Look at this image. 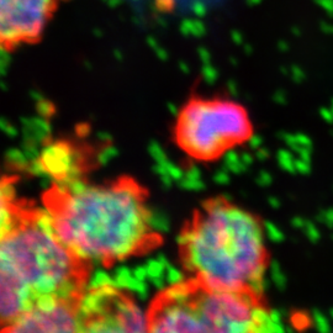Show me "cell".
Wrapping results in <instances>:
<instances>
[{"label": "cell", "instance_id": "cell-1", "mask_svg": "<svg viewBox=\"0 0 333 333\" xmlns=\"http://www.w3.org/2000/svg\"><path fill=\"white\" fill-rule=\"evenodd\" d=\"M45 214L62 243L85 264H111L156 243L146 194L131 179L56 187Z\"/></svg>", "mask_w": 333, "mask_h": 333}, {"label": "cell", "instance_id": "cell-2", "mask_svg": "<svg viewBox=\"0 0 333 333\" xmlns=\"http://www.w3.org/2000/svg\"><path fill=\"white\" fill-rule=\"evenodd\" d=\"M84 282L85 263L62 243L45 211H26L0 239V327L40 304L77 299Z\"/></svg>", "mask_w": 333, "mask_h": 333}, {"label": "cell", "instance_id": "cell-3", "mask_svg": "<svg viewBox=\"0 0 333 333\" xmlns=\"http://www.w3.org/2000/svg\"><path fill=\"white\" fill-rule=\"evenodd\" d=\"M179 244L185 268L210 290H243L252 270L265 258L258 220L220 197L204 204Z\"/></svg>", "mask_w": 333, "mask_h": 333}, {"label": "cell", "instance_id": "cell-4", "mask_svg": "<svg viewBox=\"0 0 333 333\" xmlns=\"http://www.w3.org/2000/svg\"><path fill=\"white\" fill-rule=\"evenodd\" d=\"M254 296L243 290H210L196 280L180 283L156 297L147 320L152 332L233 333L251 318Z\"/></svg>", "mask_w": 333, "mask_h": 333}, {"label": "cell", "instance_id": "cell-5", "mask_svg": "<svg viewBox=\"0 0 333 333\" xmlns=\"http://www.w3.org/2000/svg\"><path fill=\"white\" fill-rule=\"evenodd\" d=\"M249 136L251 122L246 110L230 100L191 99L179 113L175 125L177 143L200 161L217 158Z\"/></svg>", "mask_w": 333, "mask_h": 333}, {"label": "cell", "instance_id": "cell-6", "mask_svg": "<svg viewBox=\"0 0 333 333\" xmlns=\"http://www.w3.org/2000/svg\"><path fill=\"white\" fill-rule=\"evenodd\" d=\"M80 331L85 332H144L147 313L132 299L111 285H97L78 299Z\"/></svg>", "mask_w": 333, "mask_h": 333}, {"label": "cell", "instance_id": "cell-7", "mask_svg": "<svg viewBox=\"0 0 333 333\" xmlns=\"http://www.w3.org/2000/svg\"><path fill=\"white\" fill-rule=\"evenodd\" d=\"M67 0H0V51L14 52L44 40Z\"/></svg>", "mask_w": 333, "mask_h": 333}, {"label": "cell", "instance_id": "cell-8", "mask_svg": "<svg viewBox=\"0 0 333 333\" xmlns=\"http://www.w3.org/2000/svg\"><path fill=\"white\" fill-rule=\"evenodd\" d=\"M80 296V295H79ZM78 299L40 304L21 316L9 332H80Z\"/></svg>", "mask_w": 333, "mask_h": 333}, {"label": "cell", "instance_id": "cell-9", "mask_svg": "<svg viewBox=\"0 0 333 333\" xmlns=\"http://www.w3.org/2000/svg\"><path fill=\"white\" fill-rule=\"evenodd\" d=\"M277 159L278 163H279V166L283 170L290 173V174L296 173V170H295V158L291 151H287V149H279L277 153Z\"/></svg>", "mask_w": 333, "mask_h": 333}, {"label": "cell", "instance_id": "cell-10", "mask_svg": "<svg viewBox=\"0 0 333 333\" xmlns=\"http://www.w3.org/2000/svg\"><path fill=\"white\" fill-rule=\"evenodd\" d=\"M269 270H270V277H272V280L274 282L275 286L280 290H284L286 287V275L284 274V272L282 270V266H280L279 262L278 261H272L270 262L269 265Z\"/></svg>", "mask_w": 333, "mask_h": 333}, {"label": "cell", "instance_id": "cell-11", "mask_svg": "<svg viewBox=\"0 0 333 333\" xmlns=\"http://www.w3.org/2000/svg\"><path fill=\"white\" fill-rule=\"evenodd\" d=\"M246 286L254 297H261L268 287V282L265 278H249L246 283Z\"/></svg>", "mask_w": 333, "mask_h": 333}, {"label": "cell", "instance_id": "cell-12", "mask_svg": "<svg viewBox=\"0 0 333 333\" xmlns=\"http://www.w3.org/2000/svg\"><path fill=\"white\" fill-rule=\"evenodd\" d=\"M251 320L258 326L257 327V332H263V326L265 325L266 321L269 320V312L264 310L263 308L254 305L251 311Z\"/></svg>", "mask_w": 333, "mask_h": 333}, {"label": "cell", "instance_id": "cell-13", "mask_svg": "<svg viewBox=\"0 0 333 333\" xmlns=\"http://www.w3.org/2000/svg\"><path fill=\"white\" fill-rule=\"evenodd\" d=\"M264 228H265L266 237L272 242H274V243H280V242H283L285 239L283 231L275 223L270 222V221H265L264 222Z\"/></svg>", "mask_w": 333, "mask_h": 333}, {"label": "cell", "instance_id": "cell-14", "mask_svg": "<svg viewBox=\"0 0 333 333\" xmlns=\"http://www.w3.org/2000/svg\"><path fill=\"white\" fill-rule=\"evenodd\" d=\"M11 200H15V192L14 188L9 179L5 178H0V204L8 203Z\"/></svg>", "mask_w": 333, "mask_h": 333}, {"label": "cell", "instance_id": "cell-15", "mask_svg": "<svg viewBox=\"0 0 333 333\" xmlns=\"http://www.w3.org/2000/svg\"><path fill=\"white\" fill-rule=\"evenodd\" d=\"M312 318H313V323H315L316 330L320 331V332H322V333L331 332L332 328H331L330 321H328V318L326 317V316L323 315L320 310H313Z\"/></svg>", "mask_w": 333, "mask_h": 333}, {"label": "cell", "instance_id": "cell-16", "mask_svg": "<svg viewBox=\"0 0 333 333\" xmlns=\"http://www.w3.org/2000/svg\"><path fill=\"white\" fill-rule=\"evenodd\" d=\"M304 230H305L306 237H308V238L310 239L311 242L316 243V242H317L318 239H320V237H321L320 230H318V228L316 227V225L313 222H311V221L306 220L305 226H304Z\"/></svg>", "mask_w": 333, "mask_h": 333}, {"label": "cell", "instance_id": "cell-17", "mask_svg": "<svg viewBox=\"0 0 333 333\" xmlns=\"http://www.w3.org/2000/svg\"><path fill=\"white\" fill-rule=\"evenodd\" d=\"M295 170L296 173H300L303 175L310 174L311 172V163L310 162H306L304 159H295Z\"/></svg>", "mask_w": 333, "mask_h": 333}, {"label": "cell", "instance_id": "cell-18", "mask_svg": "<svg viewBox=\"0 0 333 333\" xmlns=\"http://www.w3.org/2000/svg\"><path fill=\"white\" fill-rule=\"evenodd\" d=\"M317 220L320 221V222L327 225L330 228H332L333 227V209H328V210H326V211H321V213L317 215Z\"/></svg>", "mask_w": 333, "mask_h": 333}, {"label": "cell", "instance_id": "cell-19", "mask_svg": "<svg viewBox=\"0 0 333 333\" xmlns=\"http://www.w3.org/2000/svg\"><path fill=\"white\" fill-rule=\"evenodd\" d=\"M256 182L259 187H269L273 183V177L270 175V173L261 172L258 177H257Z\"/></svg>", "mask_w": 333, "mask_h": 333}, {"label": "cell", "instance_id": "cell-20", "mask_svg": "<svg viewBox=\"0 0 333 333\" xmlns=\"http://www.w3.org/2000/svg\"><path fill=\"white\" fill-rule=\"evenodd\" d=\"M295 139H296L297 144L312 149V141H311V139L308 136V135H304V133H296V135H295Z\"/></svg>", "mask_w": 333, "mask_h": 333}, {"label": "cell", "instance_id": "cell-21", "mask_svg": "<svg viewBox=\"0 0 333 333\" xmlns=\"http://www.w3.org/2000/svg\"><path fill=\"white\" fill-rule=\"evenodd\" d=\"M248 143L252 149H256L257 151V149L261 148L262 144H263V139H262L259 135H251V136L248 137Z\"/></svg>", "mask_w": 333, "mask_h": 333}, {"label": "cell", "instance_id": "cell-22", "mask_svg": "<svg viewBox=\"0 0 333 333\" xmlns=\"http://www.w3.org/2000/svg\"><path fill=\"white\" fill-rule=\"evenodd\" d=\"M320 116L326 121L327 123H333V113L332 109L322 108L320 109Z\"/></svg>", "mask_w": 333, "mask_h": 333}, {"label": "cell", "instance_id": "cell-23", "mask_svg": "<svg viewBox=\"0 0 333 333\" xmlns=\"http://www.w3.org/2000/svg\"><path fill=\"white\" fill-rule=\"evenodd\" d=\"M270 153L269 151L266 148H264V147H261V148L257 149L256 152V158L258 159V161H265V159L269 158Z\"/></svg>", "mask_w": 333, "mask_h": 333}, {"label": "cell", "instance_id": "cell-24", "mask_svg": "<svg viewBox=\"0 0 333 333\" xmlns=\"http://www.w3.org/2000/svg\"><path fill=\"white\" fill-rule=\"evenodd\" d=\"M283 313H282V310H270L269 311V320L270 321H274V322H282L283 320Z\"/></svg>", "mask_w": 333, "mask_h": 333}, {"label": "cell", "instance_id": "cell-25", "mask_svg": "<svg viewBox=\"0 0 333 333\" xmlns=\"http://www.w3.org/2000/svg\"><path fill=\"white\" fill-rule=\"evenodd\" d=\"M305 222H306V220H304L303 217H300V216H295V217L291 220V226L295 228H304Z\"/></svg>", "mask_w": 333, "mask_h": 333}, {"label": "cell", "instance_id": "cell-26", "mask_svg": "<svg viewBox=\"0 0 333 333\" xmlns=\"http://www.w3.org/2000/svg\"><path fill=\"white\" fill-rule=\"evenodd\" d=\"M274 100L280 105H285L286 104V95L283 92H278L274 94Z\"/></svg>", "mask_w": 333, "mask_h": 333}, {"label": "cell", "instance_id": "cell-27", "mask_svg": "<svg viewBox=\"0 0 333 333\" xmlns=\"http://www.w3.org/2000/svg\"><path fill=\"white\" fill-rule=\"evenodd\" d=\"M239 158H241V161L243 162L244 164H247V166H251V164L254 162V157L252 156V154L247 153V152H243V153L241 154V157H239Z\"/></svg>", "mask_w": 333, "mask_h": 333}, {"label": "cell", "instance_id": "cell-28", "mask_svg": "<svg viewBox=\"0 0 333 333\" xmlns=\"http://www.w3.org/2000/svg\"><path fill=\"white\" fill-rule=\"evenodd\" d=\"M216 180L218 183H221V184H225V183H227L230 180V178H228V174L226 172H220L216 175Z\"/></svg>", "mask_w": 333, "mask_h": 333}, {"label": "cell", "instance_id": "cell-29", "mask_svg": "<svg viewBox=\"0 0 333 333\" xmlns=\"http://www.w3.org/2000/svg\"><path fill=\"white\" fill-rule=\"evenodd\" d=\"M268 204L270 205V208H273V209H279L280 208V201H279V199L278 197H275V196H270L269 199H268Z\"/></svg>", "mask_w": 333, "mask_h": 333}, {"label": "cell", "instance_id": "cell-30", "mask_svg": "<svg viewBox=\"0 0 333 333\" xmlns=\"http://www.w3.org/2000/svg\"><path fill=\"white\" fill-rule=\"evenodd\" d=\"M330 317L333 320V309H331L330 310Z\"/></svg>", "mask_w": 333, "mask_h": 333}, {"label": "cell", "instance_id": "cell-31", "mask_svg": "<svg viewBox=\"0 0 333 333\" xmlns=\"http://www.w3.org/2000/svg\"><path fill=\"white\" fill-rule=\"evenodd\" d=\"M332 108H333V99H332Z\"/></svg>", "mask_w": 333, "mask_h": 333}, {"label": "cell", "instance_id": "cell-32", "mask_svg": "<svg viewBox=\"0 0 333 333\" xmlns=\"http://www.w3.org/2000/svg\"><path fill=\"white\" fill-rule=\"evenodd\" d=\"M331 109H332V113H333V108H331Z\"/></svg>", "mask_w": 333, "mask_h": 333}]
</instances>
